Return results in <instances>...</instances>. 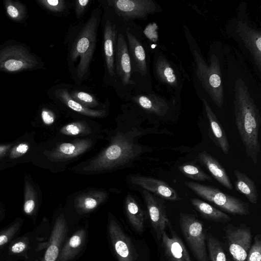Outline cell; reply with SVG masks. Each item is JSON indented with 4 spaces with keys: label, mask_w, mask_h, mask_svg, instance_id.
Listing matches in <instances>:
<instances>
[{
    "label": "cell",
    "mask_w": 261,
    "mask_h": 261,
    "mask_svg": "<svg viewBox=\"0 0 261 261\" xmlns=\"http://www.w3.org/2000/svg\"><path fill=\"white\" fill-rule=\"evenodd\" d=\"M37 195L33 186L28 181L25 183L24 199L23 210L28 215H32L36 210Z\"/></svg>",
    "instance_id": "cell-32"
},
{
    "label": "cell",
    "mask_w": 261,
    "mask_h": 261,
    "mask_svg": "<svg viewBox=\"0 0 261 261\" xmlns=\"http://www.w3.org/2000/svg\"><path fill=\"white\" fill-rule=\"evenodd\" d=\"M202 102L212 131L213 140L223 153L227 154L229 144L225 132L206 101L202 99Z\"/></svg>",
    "instance_id": "cell-20"
},
{
    "label": "cell",
    "mask_w": 261,
    "mask_h": 261,
    "mask_svg": "<svg viewBox=\"0 0 261 261\" xmlns=\"http://www.w3.org/2000/svg\"><path fill=\"white\" fill-rule=\"evenodd\" d=\"M1 211H0V214H1Z\"/></svg>",
    "instance_id": "cell-44"
},
{
    "label": "cell",
    "mask_w": 261,
    "mask_h": 261,
    "mask_svg": "<svg viewBox=\"0 0 261 261\" xmlns=\"http://www.w3.org/2000/svg\"><path fill=\"white\" fill-rule=\"evenodd\" d=\"M116 67L117 74L124 85L134 84L130 80L132 69L130 59L123 35L119 34L116 47Z\"/></svg>",
    "instance_id": "cell-17"
},
{
    "label": "cell",
    "mask_w": 261,
    "mask_h": 261,
    "mask_svg": "<svg viewBox=\"0 0 261 261\" xmlns=\"http://www.w3.org/2000/svg\"><path fill=\"white\" fill-rule=\"evenodd\" d=\"M234 104L236 123L246 153L256 164L260 152L258 135L261 117L247 87L240 79L236 83Z\"/></svg>",
    "instance_id": "cell-2"
},
{
    "label": "cell",
    "mask_w": 261,
    "mask_h": 261,
    "mask_svg": "<svg viewBox=\"0 0 261 261\" xmlns=\"http://www.w3.org/2000/svg\"><path fill=\"white\" fill-rule=\"evenodd\" d=\"M41 118L44 123L46 125L53 124L55 120L54 114L50 111L45 109L41 112Z\"/></svg>",
    "instance_id": "cell-41"
},
{
    "label": "cell",
    "mask_w": 261,
    "mask_h": 261,
    "mask_svg": "<svg viewBox=\"0 0 261 261\" xmlns=\"http://www.w3.org/2000/svg\"><path fill=\"white\" fill-rule=\"evenodd\" d=\"M155 72L161 81L171 86L177 85V79L173 70L165 58L160 57L156 60Z\"/></svg>",
    "instance_id": "cell-30"
},
{
    "label": "cell",
    "mask_w": 261,
    "mask_h": 261,
    "mask_svg": "<svg viewBox=\"0 0 261 261\" xmlns=\"http://www.w3.org/2000/svg\"><path fill=\"white\" fill-rule=\"evenodd\" d=\"M11 147V145H0V157L3 156L8 151Z\"/></svg>",
    "instance_id": "cell-43"
},
{
    "label": "cell",
    "mask_w": 261,
    "mask_h": 261,
    "mask_svg": "<svg viewBox=\"0 0 261 261\" xmlns=\"http://www.w3.org/2000/svg\"><path fill=\"white\" fill-rule=\"evenodd\" d=\"M109 195V193L103 189H90L82 191L75 194L74 208L80 215L89 213L103 203Z\"/></svg>",
    "instance_id": "cell-13"
},
{
    "label": "cell",
    "mask_w": 261,
    "mask_h": 261,
    "mask_svg": "<svg viewBox=\"0 0 261 261\" xmlns=\"http://www.w3.org/2000/svg\"><path fill=\"white\" fill-rule=\"evenodd\" d=\"M171 236L164 231L162 234V246L168 261H192L182 240L169 227Z\"/></svg>",
    "instance_id": "cell-15"
},
{
    "label": "cell",
    "mask_w": 261,
    "mask_h": 261,
    "mask_svg": "<svg viewBox=\"0 0 261 261\" xmlns=\"http://www.w3.org/2000/svg\"><path fill=\"white\" fill-rule=\"evenodd\" d=\"M150 132L137 120H118L113 129L105 132L108 145L94 156L73 167L72 170L77 174L94 175L128 167L145 152L146 148L138 140Z\"/></svg>",
    "instance_id": "cell-1"
},
{
    "label": "cell",
    "mask_w": 261,
    "mask_h": 261,
    "mask_svg": "<svg viewBox=\"0 0 261 261\" xmlns=\"http://www.w3.org/2000/svg\"><path fill=\"white\" fill-rule=\"evenodd\" d=\"M195 58L198 66V74L203 83L212 98L221 107L223 102V90L220 75V70L217 60H214L210 67H207L198 53L195 51Z\"/></svg>",
    "instance_id": "cell-7"
},
{
    "label": "cell",
    "mask_w": 261,
    "mask_h": 261,
    "mask_svg": "<svg viewBox=\"0 0 261 261\" xmlns=\"http://www.w3.org/2000/svg\"><path fill=\"white\" fill-rule=\"evenodd\" d=\"M142 195L145 202L151 225L159 240L161 239L166 226L171 224L168 218L164 199L142 189Z\"/></svg>",
    "instance_id": "cell-9"
},
{
    "label": "cell",
    "mask_w": 261,
    "mask_h": 261,
    "mask_svg": "<svg viewBox=\"0 0 261 261\" xmlns=\"http://www.w3.org/2000/svg\"><path fill=\"white\" fill-rule=\"evenodd\" d=\"M124 207L130 223L137 231H142L144 228V213L134 195L129 192L125 198Z\"/></svg>",
    "instance_id": "cell-23"
},
{
    "label": "cell",
    "mask_w": 261,
    "mask_h": 261,
    "mask_svg": "<svg viewBox=\"0 0 261 261\" xmlns=\"http://www.w3.org/2000/svg\"><path fill=\"white\" fill-rule=\"evenodd\" d=\"M68 232V225L64 214L57 218L51 231L47 249L41 261H57L61 248Z\"/></svg>",
    "instance_id": "cell-14"
},
{
    "label": "cell",
    "mask_w": 261,
    "mask_h": 261,
    "mask_svg": "<svg viewBox=\"0 0 261 261\" xmlns=\"http://www.w3.org/2000/svg\"><path fill=\"white\" fill-rule=\"evenodd\" d=\"M233 174L236 178L234 182L236 190L244 195L249 202L256 204L258 195L254 181L237 169L233 171Z\"/></svg>",
    "instance_id": "cell-25"
},
{
    "label": "cell",
    "mask_w": 261,
    "mask_h": 261,
    "mask_svg": "<svg viewBox=\"0 0 261 261\" xmlns=\"http://www.w3.org/2000/svg\"><path fill=\"white\" fill-rule=\"evenodd\" d=\"M134 99L146 112L158 116H164L169 109L167 102L155 96L139 95Z\"/></svg>",
    "instance_id": "cell-26"
},
{
    "label": "cell",
    "mask_w": 261,
    "mask_h": 261,
    "mask_svg": "<svg viewBox=\"0 0 261 261\" xmlns=\"http://www.w3.org/2000/svg\"><path fill=\"white\" fill-rule=\"evenodd\" d=\"M7 11L8 14L13 18H17L19 17V10L13 4H9L7 5Z\"/></svg>",
    "instance_id": "cell-42"
},
{
    "label": "cell",
    "mask_w": 261,
    "mask_h": 261,
    "mask_svg": "<svg viewBox=\"0 0 261 261\" xmlns=\"http://www.w3.org/2000/svg\"><path fill=\"white\" fill-rule=\"evenodd\" d=\"M206 242L211 261H227L225 252L216 238L210 235L207 237Z\"/></svg>",
    "instance_id": "cell-33"
},
{
    "label": "cell",
    "mask_w": 261,
    "mask_h": 261,
    "mask_svg": "<svg viewBox=\"0 0 261 261\" xmlns=\"http://www.w3.org/2000/svg\"><path fill=\"white\" fill-rule=\"evenodd\" d=\"M86 237V231L84 229H79L75 232L61 250L57 261H69L72 259L83 248Z\"/></svg>",
    "instance_id": "cell-22"
},
{
    "label": "cell",
    "mask_w": 261,
    "mask_h": 261,
    "mask_svg": "<svg viewBox=\"0 0 261 261\" xmlns=\"http://www.w3.org/2000/svg\"><path fill=\"white\" fill-rule=\"evenodd\" d=\"M104 54L109 73L113 76L114 72V45L117 31L115 25L110 21L106 22L103 32Z\"/></svg>",
    "instance_id": "cell-21"
},
{
    "label": "cell",
    "mask_w": 261,
    "mask_h": 261,
    "mask_svg": "<svg viewBox=\"0 0 261 261\" xmlns=\"http://www.w3.org/2000/svg\"><path fill=\"white\" fill-rule=\"evenodd\" d=\"M98 19L96 16H91L83 28L70 53L72 62L79 59L76 71L77 76L82 79L87 73L95 50Z\"/></svg>",
    "instance_id": "cell-3"
},
{
    "label": "cell",
    "mask_w": 261,
    "mask_h": 261,
    "mask_svg": "<svg viewBox=\"0 0 261 261\" xmlns=\"http://www.w3.org/2000/svg\"><path fill=\"white\" fill-rule=\"evenodd\" d=\"M70 95L74 100L86 108L91 109L97 107L99 105L96 98L88 93L73 91Z\"/></svg>",
    "instance_id": "cell-34"
},
{
    "label": "cell",
    "mask_w": 261,
    "mask_h": 261,
    "mask_svg": "<svg viewBox=\"0 0 261 261\" xmlns=\"http://www.w3.org/2000/svg\"><path fill=\"white\" fill-rule=\"evenodd\" d=\"M126 179L130 186L140 187L163 199L172 201L182 199L176 191L164 181L138 174H130Z\"/></svg>",
    "instance_id": "cell-8"
},
{
    "label": "cell",
    "mask_w": 261,
    "mask_h": 261,
    "mask_svg": "<svg viewBox=\"0 0 261 261\" xmlns=\"http://www.w3.org/2000/svg\"><path fill=\"white\" fill-rule=\"evenodd\" d=\"M41 3L48 10L54 12H62L66 7L63 0H43Z\"/></svg>",
    "instance_id": "cell-38"
},
{
    "label": "cell",
    "mask_w": 261,
    "mask_h": 261,
    "mask_svg": "<svg viewBox=\"0 0 261 261\" xmlns=\"http://www.w3.org/2000/svg\"><path fill=\"white\" fill-rule=\"evenodd\" d=\"M58 95L67 107L80 114L93 118H101L106 115V111L104 110H94L82 106L71 97L67 89H60L58 92Z\"/></svg>",
    "instance_id": "cell-27"
},
{
    "label": "cell",
    "mask_w": 261,
    "mask_h": 261,
    "mask_svg": "<svg viewBox=\"0 0 261 261\" xmlns=\"http://www.w3.org/2000/svg\"><path fill=\"white\" fill-rule=\"evenodd\" d=\"M128 46L130 55L136 63L142 74L147 72L146 55L144 49L140 42L131 33L126 31Z\"/></svg>",
    "instance_id": "cell-29"
},
{
    "label": "cell",
    "mask_w": 261,
    "mask_h": 261,
    "mask_svg": "<svg viewBox=\"0 0 261 261\" xmlns=\"http://www.w3.org/2000/svg\"><path fill=\"white\" fill-rule=\"evenodd\" d=\"M238 31L246 47L251 53L258 69L260 70L261 61V34L259 31L250 28L239 22Z\"/></svg>",
    "instance_id": "cell-18"
},
{
    "label": "cell",
    "mask_w": 261,
    "mask_h": 261,
    "mask_svg": "<svg viewBox=\"0 0 261 261\" xmlns=\"http://www.w3.org/2000/svg\"><path fill=\"white\" fill-rule=\"evenodd\" d=\"M229 250L234 261H246L251 242V234L249 229L237 228L226 231Z\"/></svg>",
    "instance_id": "cell-12"
},
{
    "label": "cell",
    "mask_w": 261,
    "mask_h": 261,
    "mask_svg": "<svg viewBox=\"0 0 261 261\" xmlns=\"http://www.w3.org/2000/svg\"><path fill=\"white\" fill-rule=\"evenodd\" d=\"M246 261H261V239L260 234L256 235L254 243L248 251Z\"/></svg>",
    "instance_id": "cell-36"
},
{
    "label": "cell",
    "mask_w": 261,
    "mask_h": 261,
    "mask_svg": "<svg viewBox=\"0 0 261 261\" xmlns=\"http://www.w3.org/2000/svg\"><path fill=\"white\" fill-rule=\"evenodd\" d=\"M29 246L28 237H23L15 240L9 247V252L12 254H20L25 252Z\"/></svg>",
    "instance_id": "cell-37"
},
{
    "label": "cell",
    "mask_w": 261,
    "mask_h": 261,
    "mask_svg": "<svg viewBox=\"0 0 261 261\" xmlns=\"http://www.w3.org/2000/svg\"><path fill=\"white\" fill-rule=\"evenodd\" d=\"M21 224V221L19 220L0 231V249L12 239L18 231Z\"/></svg>",
    "instance_id": "cell-35"
},
{
    "label": "cell",
    "mask_w": 261,
    "mask_h": 261,
    "mask_svg": "<svg viewBox=\"0 0 261 261\" xmlns=\"http://www.w3.org/2000/svg\"><path fill=\"white\" fill-rule=\"evenodd\" d=\"M99 135L76 138L57 144L47 153L50 160L55 162H67L78 158L91 149Z\"/></svg>",
    "instance_id": "cell-6"
},
{
    "label": "cell",
    "mask_w": 261,
    "mask_h": 261,
    "mask_svg": "<svg viewBox=\"0 0 261 261\" xmlns=\"http://www.w3.org/2000/svg\"><path fill=\"white\" fill-rule=\"evenodd\" d=\"M190 202L201 217L206 220L222 223L231 220L227 214L200 199L192 198L190 199Z\"/></svg>",
    "instance_id": "cell-24"
},
{
    "label": "cell",
    "mask_w": 261,
    "mask_h": 261,
    "mask_svg": "<svg viewBox=\"0 0 261 261\" xmlns=\"http://www.w3.org/2000/svg\"><path fill=\"white\" fill-rule=\"evenodd\" d=\"M94 126L86 121L77 120L65 124L59 130L61 134L70 137H88L98 135Z\"/></svg>",
    "instance_id": "cell-28"
},
{
    "label": "cell",
    "mask_w": 261,
    "mask_h": 261,
    "mask_svg": "<svg viewBox=\"0 0 261 261\" xmlns=\"http://www.w3.org/2000/svg\"><path fill=\"white\" fill-rule=\"evenodd\" d=\"M34 63L32 57L17 48L6 49L0 54V67L9 71L29 68Z\"/></svg>",
    "instance_id": "cell-16"
},
{
    "label": "cell",
    "mask_w": 261,
    "mask_h": 261,
    "mask_svg": "<svg viewBox=\"0 0 261 261\" xmlns=\"http://www.w3.org/2000/svg\"><path fill=\"white\" fill-rule=\"evenodd\" d=\"M179 222L181 232L197 261H208L202 223L194 215L180 213Z\"/></svg>",
    "instance_id": "cell-5"
},
{
    "label": "cell",
    "mask_w": 261,
    "mask_h": 261,
    "mask_svg": "<svg viewBox=\"0 0 261 261\" xmlns=\"http://www.w3.org/2000/svg\"><path fill=\"white\" fill-rule=\"evenodd\" d=\"M179 171L188 178L196 181H212V177L199 166L191 163H185L178 167Z\"/></svg>",
    "instance_id": "cell-31"
},
{
    "label": "cell",
    "mask_w": 261,
    "mask_h": 261,
    "mask_svg": "<svg viewBox=\"0 0 261 261\" xmlns=\"http://www.w3.org/2000/svg\"><path fill=\"white\" fill-rule=\"evenodd\" d=\"M197 159L220 184L229 190H232V183L225 168L216 158L203 151L198 154Z\"/></svg>",
    "instance_id": "cell-19"
},
{
    "label": "cell",
    "mask_w": 261,
    "mask_h": 261,
    "mask_svg": "<svg viewBox=\"0 0 261 261\" xmlns=\"http://www.w3.org/2000/svg\"><path fill=\"white\" fill-rule=\"evenodd\" d=\"M90 0H79L75 1V13L77 17L81 16L89 4Z\"/></svg>",
    "instance_id": "cell-40"
},
{
    "label": "cell",
    "mask_w": 261,
    "mask_h": 261,
    "mask_svg": "<svg viewBox=\"0 0 261 261\" xmlns=\"http://www.w3.org/2000/svg\"><path fill=\"white\" fill-rule=\"evenodd\" d=\"M29 144L27 143H20L11 149L10 158L12 159L19 158L25 154L29 151Z\"/></svg>",
    "instance_id": "cell-39"
},
{
    "label": "cell",
    "mask_w": 261,
    "mask_h": 261,
    "mask_svg": "<svg viewBox=\"0 0 261 261\" xmlns=\"http://www.w3.org/2000/svg\"><path fill=\"white\" fill-rule=\"evenodd\" d=\"M185 185L199 197L216 205L227 213L240 216L250 214L248 203L223 193L217 188L191 181H185Z\"/></svg>",
    "instance_id": "cell-4"
},
{
    "label": "cell",
    "mask_w": 261,
    "mask_h": 261,
    "mask_svg": "<svg viewBox=\"0 0 261 261\" xmlns=\"http://www.w3.org/2000/svg\"><path fill=\"white\" fill-rule=\"evenodd\" d=\"M108 229L118 261H136L137 256L131 241L112 218L109 220Z\"/></svg>",
    "instance_id": "cell-10"
},
{
    "label": "cell",
    "mask_w": 261,
    "mask_h": 261,
    "mask_svg": "<svg viewBox=\"0 0 261 261\" xmlns=\"http://www.w3.org/2000/svg\"><path fill=\"white\" fill-rule=\"evenodd\" d=\"M116 13L125 19L143 18L154 12L156 5L151 0H113L110 1Z\"/></svg>",
    "instance_id": "cell-11"
}]
</instances>
